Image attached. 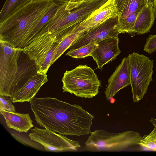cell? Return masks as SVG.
Listing matches in <instances>:
<instances>
[{"mask_svg": "<svg viewBox=\"0 0 156 156\" xmlns=\"http://www.w3.org/2000/svg\"><path fill=\"white\" fill-rule=\"evenodd\" d=\"M37 124L62 135L91 134L94 116L78 105L51 97H34L29 102Z\"/></svg>", "mask_w": 156, "mask_h": 156, "instance_id": "cell-1", "label": "cell"}, {"mask_svg": "<svg viewBox=\"0 0 156 156\" xmlns=\"http://www.w3.org/2000/svg\"><path fill=\"white\" fill-rule=\"evenodd\" d=\"M57 3L54 0H32L0 22V40L23 48L24 42L46 14Z\"/></svg>", "mask_w": 156, "mask_h": 156, "instance_id": "cell-2", "label": "cell"}, {"mask_svg": "<svg viewBox=\"0 0 156 156\" xmlns=\"http://www.w3.org/2000/svg\"><path fill=\"white\" fill-rule=\"evenodd\" d=\"M108 0H85L75 7L70 2L62 4L45 26L50 34H57L85 20Z\"/></svg>", "mask_w": 156, "mask_h": 156, "instance_id": "cell-3", "label": "cell"}, {"mask_svg": "<svg viewBox=\"0 0 156 156\" xmlns=\"http://www.w3.org/2000/svg\"><path fill=\"white\" fill-rule=\"evenodd\" d=\"M142 137L140 133L127 131L112 133L98 129L92 132L85 142V149L90 151H126L138 144Z\"/></svg>", "mask_w": 156, "mask_h": 156, "instance_id": "cell-4", "label": "cell"}, {"mask_svg": "<svg viewBox=\"0 0 156 156\" xmlns=\"http://www.w3.org/2000/svg\"><path fill=\"white\" fill-rule=\"evenodd\" d=\"M62 81L63 92L85 98L95 97L101 86L97 75L87 65H80L72 70H66Z\"/></svg>", "mask_w": 156, "mask_h": 156, "instance_id": "cell-5", "label": "cell"}, {"mask_svg": "<svg viewBox=\"0 0 156 156\" xmlns=\"http://www.w3.org/2000/svg\"><path fill=\"white\" fill-rule=\"evenodd\" d=\"M129 67L130 84L134 102L142 100L152 81L154 60L133 52L127 57Z\"/></svg>", "mask_w": 156, "mask_h": 156, "instance_id": "cell-6", "label": "cell"}, {"mask_svg": "<svg viewBox=\"0 0 156 156\" xmlns=\"http://www.w3.org/2000/svg\"><path fill=\"white\" fill-rule=\"evenodd\" d=\"M0 46V96L9 97L23 49L14 48L2 40Z\"/></svg>", "mask_w": 156, "mask_h": 156, "instance_id": "cell-7", "label": "cell"}, {"mask_svg": "<svg viewBox=\"0 0 156 156\" xmlns=\"http://www.w3.org/2000/svg\"><path fill=\"white\" fill-rule=\"evenodd\" d=\"M29 136L41 144L45 151L53 152L76 151L80 147L79 142L47 129L37 127L31 129Z\"/></svg>", "mask_w": 156, "mask_h": 156, "instance_id": "cell-8", "label": "cell"}, {"mask_svg": "<svg viewBox=\"0 0 156 156\" xmlns=\"http://www.w3.org/2000/svg\"><path fill=\"white\" fill-rule=\"evenodd\" d=\"M120 33L118 16L107 20L86 32L76 40L69 49L76 48L108 38L118 37Z\"/></svg>", "mask_w": 156, "mask_h": 156, "instance_id": "cell-9", "label": "cell"}, {"mask_svg": "<svg viewBox=\"0 0 156 156\" xmlns=\"http://www.w3.org/2000/svg\"><path fill=\"white\" fill-rule=\"evenodd\" d=\"M57 35L46 32L29 41L23 49L22 52L35 61L38 70L55 41Z\"/></svg>", "mask_w": 156, "mask_h": 156, "instance_id": "cell-10", "label": "cell"}, {"mask_svg": "<svg viewBox=\"0 0 156 156\" xmlns=\"http://www.w3.org/2000/svg\"><path fill=\"white\" fill-rule=\"evenodd\" d=\"M119 38L111 37L99 41L91 56L96 62L98 68L101 70L104 65L115 60L121 52L119 48Z\"/></svg>", "mask_w": 156, "mask_h": 156, "instance_id": "cell-11", "label": "cell"}, {"mask_svg": "<svg viewBox=\"0 0 156 156\" xmlns=\"http://www.w3.org/2000/svg\"><path fill=\"white\" fill-rule=\"evenodd\" d=\"M105 94L109 100L120 90L130 84L129 65L127 57H124L108 80Z\"/></svg>", "mask_w": 156, "mask_h": 156, "instance_id": "cell-12", "label": "cell"}, {"mask_svg": "<svg viewBox=\"0 0 156 156\" xmlns=\"http://www.w3.org/2000/svg\"><path fill=\"white\" fill-rule=\"evenodd\" d=\"M46 74L38 70L14 95L12 101L13 103L29 102L34 97L41 87L48 81Z\"/></svg>", "mask_w": 156, "mask_h": 156, "instance_id": "cell-13", "label": "cell"}, {"mask_svg": "<svg viewBox=\"0 0 156 156\" xmlns=\"http://www.w3.org/2000/svg\"><path fill=\"white\" fill-rule=\"evenodd\" d=\"M118 16L115 0H108L88 18L80 23L87 32L107 20Z\"/></svg>", "mask_w": 156, "mask_h": 156, "instance_id": "cell-14", "label": "cell"}, {"mask_svg": "<svg viewBox=\"0 0 156 156\" xmlns=\"http://www.w3.org/2000/svg\"><path fill=\"white\" fill-rule=\"evenodd\" d=\"M18 70L9 94L11 100L14 95L25 85L28 80L38 70L34 60L27 56L18 62Z\"/></svg>", "mask_w": 156, "mask_h": 156, "instance_id": "cell-15", "label": "cell"}, {"mask_svg": "<svg viewBox=\"0 0 156 156\" xmlns=\"http://www.w3.org/2000/svg\"><path fill=\"white\" fill-rule=\"evenodd\" d=\"M7 127L20 133H27L34 126L29 113H20L0 109Z\"/></svg>", "mask_w": 156, "mask_h": 156, "instance_id": "cell-16", "label": "cell"}, {"mask_svg": "<svg viewBox=\"0 0 156 156\" xmlns=\"http://www.w3.org/2000/svg\"><path fill=\"white\" fill-rule=\"evenodd\" d=\"M80 23L73 25L64 30L65 34L56 49L51 62V65L71 46L85 31Z\"/></svg>", "mask_w": 156, "mask_h": 156, "instance_id": "cell-17", "label": "cell"}, {"mask_svg": "<svg viewBox=\"0 0 156 156\" xmlns=\"http://www.w3.org/2000/svg\"><path fill=\"white\" fill-rule=\"evenodd\" d=\"M154 7V4L150 3L138 14L134 26L135 35H140L150 31L155 17Z\"/></svg>", "mask_w": 156, "mask_h": 156, "instance_id": "cell-18", "label": "cell"}, {"mask_svg": "<svg viewBox=\"0 0 156 156\" xmlns=\"http://www.w3.org/2000/svg\"><path fill=\"white\" fill-rule=\"evenodd\" d=\"M119 17L137 15L149 3V0H115Z\"/></svg>", "mask_w": 156, "mask_h": 156, "instance_id": "cell-19", "label": "cell"}, {"mask_svg": "<svg viewBox=\"0 0 156 156\" xmlns=\"http://www.w3.org/2000/svg\"><path fill=\"white\" fill-rule=\"evenodd\" d=\"M30 0H6L0 12V22L8 17Z\"/></svg>", "mask_w": 156, "mask_h": 156, "instance_id": "cell-20", "label": "cell"}, {"mask_svg": "<svg viewBox=\"0 0 156 156\" xmlns=\"http://www.w3.org/2000/svg\"><path fill=\"white\" fill-rule=\"evenodd\" d=\"M137 15L136 14H133L125 17L118 16L121 33H128L131 37L135 35L134 32V26Z\"/></svg>", "mask_w": 156, "mask_h": 156, "instance_id": "cell-21", "label": "cell"}, {"mask_svg": "<svg viewBox=\"0 0 156 156\" xmlns=\"http://www.w3.org/2000/svg\"><path fill=\"white\" fill-rule=\"evenodd\" d=\"M96 43H90L76 48L71 49L66 54L73 58H81L91 56Z\"/></svg>", "mask_w": 156, "mask_h": 156, "instance_id": "cell-22", "label": "cell"}, {"mask_svg": "<svg viewBox=\"0 0 156 156\" xmlns=\"http://www.w3.org/2000/svg\"><path fill=\"white\" fill-rule=\"evenodd\" d=\"M59 5L56 3L46 14L40 21L35 29L25 41L23 44V48L25 47L27 43L38 34L52 18Z\"/></svg>", "mask_w": 156, "mask_h": 156, "instance_id": "cell-23", "label": "cell"}, {"mask_svg": "<svg viewBox=\"0 0 156 156\" xmlns=\"http://www.w3.org/2000/svg\"><path fill=\"white\" fill-rule=\"evenodd\" d=\"M140 145L156 151V126L148 135H144L138 143Z\"/></svg>", "mask_w": 156, "mask_h": 156, "instance_id": "cell-24", "label": "cell"}, {"mask_svg": "<svg viewBox=\"0 0 156 156\" xmlns=\"http://www.w3.org/2000/svg\"><path fill=\"white\" fill-rule=\"evenodd\" d=\"M19 133H11L12 136L19 142L26 146H29L34 149L40 151H45L44 147L39 143L32 140L24 135L20 134Z\"/></svg>", "mask_w": 156, "mask_h": 156, "instance_id": "cell-25", "label": "cell"}, {"mask_svg": "<svg viewBox=\"0 0 156 156\" xmlns=\"http://www.w3.org/2000/svg\"><path fill=\"white\" fill-rule=\"evenodd\" d=\"M59 43L56 42L54 43L47 53L46 56L39 70L46 73L50 67L51 66V62L55 50Z\"/></svg>", "mask_w": 156, "mask_h": 156, "instance_id": "cell-26", "label": "cell"}, {"mask_svg": "<svg viewBox=\"0 0 156 156\" xmlns=\"http://www.w3.org/2000/svg\"><path fill=\"white\" fill-rule=\"evenodd\" d=\"M144 50L149 54H151L156 51V34L149 35L146 39Z\"/></svg>", "mask_w": 156, "mask_h": 156, "instance_id": "cell-27", "label": "cell"}, {"mask_svg": "<svg viewBox=\"0 0 156 156\" xmlns=\"http://www.w3.org/2000/svg\"><path fill=\"white\" fill-rule=\"evenodd\" d=\"M0 96V109L11 112H16V108L11 100Z\"/></svg>", "mask_w": 156, "mask_h": 156, "instance_id": "cell-28", "label": "cell"}, {"mask_svg": "<svg viewBox=\"0 0 156 156\" xmlns=\"http://www.w3.org/2000/svg\"><path fill=\"white\" fill-rule=\"evenodd\" d=\"M150 121L154 126H156V119L152 118L150 119Z\"/></svg>", "mask_w": 156, "mask_h": 156, "instance_id": "cell-29", "label": "cell"}, {"mask_svg": "<svg viewBox=\"0 0 156 156\" xmlns=\"http://www.w3.org/2000/svg\"><path fill=\"white\" fill-rule=\"evenodd\" d=\"M84 0H70L69 2L72 3L79 2H82Z\"/></svg>", "mask_w": 156, "mask_h": 156, "instance_id": "cell-30", "label": "cell"}, {"mask_svg": "<svg viewBox=\"0 0 156 156\" xmlns=\"http://www.w3.org/2000/svg\"><path fill=\"white\" fill-rule=\"evenodd\" d=\"M154 9L155 16L156 18V0H154Z\"/></svg>", "mask_w": 156, "mask_h": 156, "instance_id": "cell-31", "label": "cell"}, {"mask_svg": "<svg viewBox=\"0 0 156 156\" xmlns=\"http://www.w3.org/2000/svg\"><path fill=\"white\" fill-rule=\"evenodd\" d=\"M58 1L62 3H64L66 2H69L70 0H54Z\"/></svg>", "mask_w": 156, "mask_h": 156, "instance_id": "cell-32", "label": "cell"}, {"mask_svg": "<svg viewBox=\"0 0 156 156\" xmlns=\"http://www.w3.org/2000/svg\"><path fill=\"white\" fill-rule=\"evenodd\" d=\"M72 3L73 4V5L74 6H75V5H74V4H73V3ZM50 20H49V21H50ZM45 26H44V27L43 28V30H44L45 32H48V31H47V30H46V29H45Z\"/></svg>", "mask_w": 156, "mask_h": 156, "instance_id": "cell-33", "label": "cell"}, {"mask_svg": "<svg viewBox=\"0 0 156 156\" xmlns=\"http://www.w3.org/2000/svg\"></svg>", "mask_w": 156, "mask_h": 156, "instance_id": "cell-34", "label": "cell"}, {"mask_svg": "<svg viewBox=\"0 0 156 156\" xmlns=\"http://www.w3.org/2000/svg\"></svg>", "mask_w": 156, "mask_h": 156, "instance_id": "cell-35", "label": "cell"}]
</instances>
